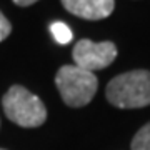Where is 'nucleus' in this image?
Wrapping results in <instances>:
<instances>
[{
    "instance_id": "f257e3e1",
    "label": "nucleus",
    "mask_w": 150,
    "mask_h": 150,
    "mask_svg": "<svg viewBox=\"0 0 150 150\" xmlns=\"http://www.w3.org/2000/svg\"><path fill=\"white\" fill-rule=\"evenodd\" d=\"M107 100L117 108H142L150 105V72H125L107 83Z\"/></svg>"
},
{
    "instance_id": "f03ea898",
    "label": "nucleus",
    "mask_w": 150,
    "mask_h": 150,
    "mask_svg": "<svg viewBox=\"0 0 150 150\" xmlns=\"http://www.w3.org/2000/svg\"><path fill=\"white\" fill-rule=\"evenodd\" d=\"M7 118L23 129H35L47 120V108L35 93L22 85H12L2 97Z\"/></svg>"
},
{
    "instance_id": "7ed1b4c3",
    "label": "nucleus",
    "mask_w": 150,
    "mask_h": 150,
    "mask_svg": "<svg viewBox=\"0 0 150 150\" xmlns=\"http://www.w3.org/2000/svg\"><path fill=\"white\" fill-rule=\"evenodd\" d=\"M55 85L65 105L79 108L92 102L98 88V80L93 72L77 65H64L55 75Z\"/></svg>"
},
{
    "instance_id": "20e7f679",
    "label": "nucleus",
    "mask_w": 150,
    "mask_h": 150,
    "mask_svg": "<svg viewBox=\"0 0 150 150\" xmlns=\"http://www.w3.org/2000/svg\"><path fill=\"white\" fill-rule=\"evenodd\" d=\"M72 57L77 67L88 72L107 69L117 59V47L113 42H92L88 38H82L74 45Z\"/></svg>"
},
{
    "instance_id": "39448f33",
    "label": "nucleus",
    "mask_w": 150,
    "mask_h": 150,
    "mask_svg": "<svg viewBox=\"0 0 150 150\" xmlns=\"http://www.w3.org/2000/svg\"><path fill=\"white\" fill-rule=\"evenodd\" d=\"M65 10L85 20L107 18L115 8V0H62Z\"/></svg>"
},
{
    "instance_id": "423d86ee",
    "label": "nucleus",
    "mask_w": 150,
    "mask_h": 150,
    "mask_svg": "<svg viewBox=\"0 0 150 150\" xmlns=\"http://www.w3.org/2000/svg\"><path fill=\"white\" fill-rule=\"evenodd\" d=\"M130 149L132 150H150V122L145 123L144 127L134 135Z\"/></svg>"
},
{
    "instance_id": "0eeeda50",
    "label": "nucleus",
    "mask_w": 150,
    "mask_h": 150,
    "mask_svg": "<svg viewBox=\"0 0 150 150\" xmlns=\"http://www.w3.org/2000/svg\"><path fill=\"white\" fill-rule=\"evenodd\" d=\"M50 32H52L55 40L59 43H62V45L69 43L70 40H72V37H74V33H72V30L69 28V25L64 23V22H54V23L50 25Z\"/></svg>"
},
{
    "instance_id": "6e6552de",
    "label": "nucleus",
    "mask_w": 150,
    "mask_h": 150,
    "mask_svg": "<svg viewBox=\"0 0 150 150\" xmlns=\"http://www.w3.org/2000/svg\"><path fill=\"white\" fill-rule=\"evenodd\" d=\"M10 32H12L10 22H8V18L0 12V42H4V40L10 35Z\"/></svg>"
},
{
    "instance_id": "1a4fd4ad",
    "label": "nucleus",
    "mask_w": 150,
    "mask_h": 150,
    "mask_svg": "<svg viewBox=\"0 0 150 150\" xmlns=\"http://www.w3.org/2000/svg\"><path fill=\"white\" fill-rule=\"evenodd\" d=\"M35 2H38V0H13V4L18 7H28V5H33Z\"/></svg>"
},
{
    "instance_id": "9d476101",
    "label": "nucleus",
    "mask_w": 150,
    "mask_h": 150,
    "mask_svg": "<svg viewBox=\"0 0 150 150\" xmlns=\"http://www.w3.org/2000/svg\"><path fill=\"white\" fill-rule=\"evenodd\" d=\"M0 150H5V149H0Z\"/></svg>"
}]
</instances>
